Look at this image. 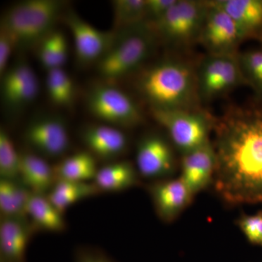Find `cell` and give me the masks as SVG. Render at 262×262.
Returning a JSON list of instances; mask_svg holds the SVG:
<instances>
[{
	"mask_svg": "<svg viewBox=\"0 0 262 262\" xmlns=\"http://www.w3.org/2000/svg\"><path fill=\"white\" fill-rule=\"evenodd\" d=\"M213 129L215 194L227 206L262 204V110L232 108Z\"/></svg>",
	"mask_w": 262,
	"mask_h": 262,
	"instance_id": "1",
	"label": "cell"
},
{
	"mask_svg": "<svg viewBox=\"0 0 262 262\" xmlns=\"http://www.w3.org/2000/svg\"><path fill=\"white\" fill-rule=\"evenodd\" d=\"M136 89L150 108L192 110L199 97L196 73L185 62L168 59L141 72Z\"/></svg>",
	"mask_w": 262,
	"mask_h": 262,
	"instance_id": "2",
	"label": "cell"
},
{
	"mask_svg": "<svg viewBox=\"0 0 262 262\" xmlns=\"http://www.w3.org/2000/svg\"><path fill=\"white\" fill-rule=\"evenodd\" d=\"M115 33L113 46L97 63L99 75L110 81L139 69L152 53L157 40L147 22Z\"/></svg>",
	"mask_w": 262,
	"mask_h": 262,
	"instance_id": "3",
	"label": "cell"
},
{
	"mask_svg": "<svg viewBox=\"0 0 262 262\" xmlns=\"http://www.w3.org/2000/svg\"><path fill=\"white\" fill-rule=\"evenodd\" d=\"M62 8L63 3L56 0L20 2L5 13L1 26L11 33L18 47H36L55 30Z\"/></svg>",
	"mask_w": 262,
	"mask_h": 262,
	"instance_id": "4",
	"label": "cell"
},
{
	"mask_svg": "<svg viewBox=\"0 0 262 262\" xmlns=\"http://www.w3.org/2000/svg\"><path fill=\"white\" fill-rule=\"evenodd\" d=\"M156 122L166 131L169 140L182 155L211 142L213 123L193 110L150 108Z\"/></svg>",
	"mask_w": 262,
	"mask_h": 262,
	"instance_id": "5",
	"label": "cell"
},
{
	"mask_svg": "<svg viewBox=\"0 0 262 262\" xmlns=\"http://www.w3.org/2000/svg\"><path fill=\"white\" fill-rule=\"evenodd\" d=\"M209 8V1L177 0L165 15L149 24L157 38L174 46L198 40Z\"/></svg>",
	"mask_w": 262,
	"mask_h": 262,
	"instance_id": "6",
	"label": "cell"
},
{
	"mask_svg": "<svg viewBox=\"0 0 262 262\" xmlns=\"http://www.w3.org/2000/svg\"><path fill=\"white\" fill-rule=\"evenodd\" d=\"M86 105L91 115L100 121L122 130L134 128L144 122L135 101L121 90L108 84L90 90Z\"/></svg>",
	"mask_w": 262,
	"mask_h": 262,
	"instance_id": "7",
	"label": "cell"
},
{
	"mask_svg": "<svg viewBox=\"0 0 262 262\" xmlns=\"http://www.w3.org/2000/svg\"><path fill=\"white\" fill-rule=\"evenodd\" d=\"M27 149L46 160H61L67 156L72 143L67 123L56 115L33 119L23 132Z\"/></svg>",
	"mask_w": 262,
	"mask_h": 262,
	"instance_id": "8",
	"label": "cell"
},
{
	"mask_svg": "<svg viewBox=\"0 0 262 262\" xmlns=\"http://www.w3.org/2000/svg\"><path fill=\"white\" fill-rule=\"evenodd\" d=\"M198 96L213 99L245 84L237 56L208 55L196 73Z\"/></svg>",
	"mask_w": 262,
	"mask_h": 262,
	"instance_id": "9",
	"label": "cell"
},
{
	"mask_svg": "<svg viewBox=\"0 0 262 262\" xmlns=\"http://www.w3.org/2000/svg\"><path fill=\"white\" fill-rule=\"evenodd\" d=\"M175 147L158 133L146 134L138 142L136 167L141 179L150 182L171 178L177 171Z\"/></svg>",
	"mask_w": 262,
	"mask_h": 262,
	"instance_id": "10",
	"label": "cell"
},
{
	"mask_svg": "<svg viewBox=\"0 0 262 262\" xmlns=\"http://www.w3.org/2000/svg\"><path fill=\"white\" fill-rule=\"evenodd\" d=\"M244 40L238 27L214 1H209V8L198 41L208 55L237 56V49Z\"/></svg>",
	"mask_w": 262,
	"mask_h": 262,
	"instance_id": "11",
	"label": "cell"
},
{
	"mask_svg": "<svg viewBox=\"0 0 262 262\" xmlns=\"http://www.w3.org/2000/svg\"><path fill=\"white\" fill-rule=\"evenodd\" d=\"M72 32L77 61L82 65L98 63L115 42L116 33L98 30L74 12L64 16Z\"/></svg>",
	"mask_w": 262,
	"mask_h": 262,
	"instance_id": "12",
	"label": "cell"
},
{
	"mask_svg": "<svg viewBox=\"0 0 262 262\" xmlns=\"http://www.w3.org/2000/svg\"><path fill=\"white\" fill-rule=\"evenodd\" d=\"M146 189L155 213L165 224L178 220L194 198L179 177L150 182Z\"/></svg>",
	"mask_w": 262,
	"mask_h": 262,
	"instance_id": "13",
	"label": "cell"
},
{
	"mask_svg": "<svg viewBox=\"0 0 262 262\" xmlns=\"http://www.w3.org/2000/svg\"><path fill=\"white\" fill-rule=\"evenodd\" d=\"M80 137L86 150L105 164L121 159L130 147L128 136L122 129L104 123L85 125Z\"/></svg>",
	"mask_w": 262,
	"mask_h": 262,
	"instance_id": "14",
	"label": "cell"
},
{
	"mask_svg": "<svg viewBox=\"0 0 262 262\" xmlns=\"http://www.w3.org/2000/svg\"><path fill=\"white\" fill-rule=\"evenodd\" d=\"M37 232L28 217H0V262H27V248Z\"/></svg>",
	"mask_w": 262,
	"mask_h": 262,
	"instance_id": "15",
	"label": "cell"
},
{
	"mask_svg": "<svg viewBox=\"0 0 262 262\" xmlns=\"http://www.w3.org/2000/svg\"><path fill=\"white\" fill-rule=\"evenodd\" d=\"M180 177L193 195L213 184L215 171V155L211 142L182 155Z\"/></svg>",
	"mask_w": 262,
	"mask_h": 262,
	"instance_id": "16",
	"label": "cell"
},
{
	"mask_svg": "<svg viewBox=\"0 0 262 262\" xmlns=\"http://www.w3.org/2000/svg\"><path fill=\"white\" fill-rule=\"evenodd\" d=\"M19 152V179L34 194H47L56 182L53 166L28 149Z\"/></svg>",
	"mask_w": 262,
	"mask_h": 262,
	"instance_id": "17",
	"label": "cell"
},
{
	"mask_svg": "<svg viewBox=\"0 0 262 262\" xmlns=\"http://www.w3.org/2000/svg\"><path fill=\"white\" fill-rule=\"evenodd\" d=\"M141 179L135 164L129 160H119L98 168L93 182L103 194L120 192L138 187L141 184Z\"/></svg>",
	"mask_w": 262,
	"mask_h": 262,
	"instance_id": "18",
	"label": "cell"
},
{
	"mask_svg": "<svg viewBox=\"0 0 262 262\" xmlns=\"http://www.w3.org/2000/svg\"><path fill=\"white\" fill-rule=\"evenodd\" d=\"M238 27L243 39L262 36V0H216L214 1Z\"/></svg>",
	"mask_w": 262,
	"mask_h": 262,
	"instance_id": "19",
	"label": "cell"
},
{
	"mask_svg": "<svg viewBox=\"0 0 262 262\" xmlns=\"http://www.w3.org/2000/svg\"><path fill=\"white\" fill-rule=\"evenodd\" d=\"M27 214L37 232L63 233L67 229L63 214L52 204L46 194L32 193Z\"/></svg>",
	"mask_w": 262,
	"mask_h": 262,
	"instance_id": "20",
	"label": "cell"
},
{
	"mask_svg": "<svg viewBox=\"0 0 262 262\" xmlns=\"http://www.w3.org/2000/svg\"><path fill=\"white\" fill-rule=\"evenodd\" d=\"M97 163V160L87 150L67 155L53 165L56 182H93L99 168Z\"/></svg>",
	"mask_w": 262,
	"mask_h": 262,
	"instance_id": "21",
	"label": "cell"
},
{
	"mask_svg": "<svg viewBox=\"0 0 262 262\" xmlns=\"http://www.w3.org/2000/svg\"><path fill=\"white\" fill-rule=\"evenodd\" d=\"M101 194L93 182L57 181L46 196L52 204L64 215L67 209L77 202Z\"/></svg>",
	"mask_w": 262,
	"mask_h": 262,
	"instance_id": "22",
	"label": "cell"
},
{
	"mask_svg": "<svg viewBox=\"0 0 262 262\" xmlns=\"http://www.w3.org/2000/svg\"><path fill=\"white\" fill-rule=\"evenodd\" d=\"M32 193L19 179H0V215L27 217V205Z\"/></svg>",
	"mask_w": 262,
	"mask_h": 262,
	"instance_id": "23",
	"label": "cell"
},
{
	"mask_svg": "<svg viewBox=\"0 0 262 262\" xmlns=\"http://www.w3.org/2000/svg\"><path fill=\"white\" fill-rule=\"evenodd\" d=\"M46 88L50 99L56 106L69 107L75 101V84L62 68L48 71Z\"/></svg>",
	"mask_w": 262,
	"mask_h": 262,
	"instance_id": "24",
	"label": "cell"
},
{
	"mask_svg": "<svg viewBox=\"0 0 262 262\" xmlns=\"http://www.w3.org/2000/svg\"><path fill=\"white\" fill-rule=\"evenodd\" d=\"M146 0L113 2L114 32L146 22Z\"/></svg>",
	"mask_w": 262,
	"mask_h": 262,
	"instance_id": "25",
	"label": "cell"
},
{
	"mask_svg": "<svg viewBox=\"0 0 262 262\" xmlns=\"http://www.w3.org/2000/svg\"><path fill=\"white\" fill-rule=\"evenodd\" d=\"M39 91V80L37 76L17 84L14 87L1 91L5 106L11 111H20L27 107L37 97Z\"/></svg>",
	"mask_w": 262,
	"mask_h": 262,
	"instance_id": "26",
	"label": "cell"
},
{
	"mask_svg": "<svg viewBox=\"0 0 262 262\" xmlns=\"http://www.w3.org/2000/svg\"><path fill=\"white\" fill-rule=\"evenodd\" d=\"M20 152L15 148L10 134L4 127L0 129V177L19 179Z\"/></svg>",
	"mask_w": 262,
	"mask_h": 262,
	"instance_id": "27",
	"label": "cell"
},
{
	"mask_svg": "<svg viewBox=\"0 0 262 262\" xmlns=\"http://www.w3.org/2000/svg\"><path fill=\"white\" fill-rule=\"evenodd\" d=\"M237 58L245 82L262 97V49L239 53Z\"/></svg>",
	"mask_w": 262,
	"mask_h": 262,
	"instance_id": "28",
	"label": "cell"
},
{
	"mask_svg": "<svg viewBox=\"0 0 262 262\" xmlns=\"http://www.w3.org/2000/svg\"><path fill=\"white\" fill-rule=\"evenodd\" d=\"M236 225L250 244L262 248V209L254 214L242 213Z\"/></svg>",
	"mask_w": 262,
	"mask_h": 262,
	"instance_id": "29",
	"label": "cell"
},
{
	"mask_svg": "<svg viewBox=\"0 0 262 262\" xmlns=\"http://www.w3.org/2000/svg\"><path fill=\"white\" fill-rule=\"evenodd\" d=\"M37 57L41 64L47 71L56 69L55 63V30L50 33L39 44Z\"/></svg>",
	"mask_w": 262,
	"mask_h": 262,
	"instance_id": "30",
	"label": "cell"
},
{
	"mask_svg": "<svg viewBox=\"0 0 262 262\" xmlns=\"http://www.w3.org/2000/svg\"><path fill=\"white\" fill-rule=\"evenodd\" d=\"M18 47L16 40L11 33L4 27H0V75L3 76L8 70V63L12 53Z\"/></svg>",
	"mask_w": 262,
	"mask_h": 262,
	"instance_id": "31",
	"label": "cell"
},
{
	"mask_svg": "<svg viewBox=\"0 0 262 262\" xmlns=\"http://www.w3.org/2000/svg\"><path fill=\"white\" fill-rule=\"evenodd\" d=\"M73 262H116L99 248L81 246L75 250Z\"/></svg>",
	"mask_w": 262,
	"mask_h": 262,
	"instance_id": "32",
	"label": "cell"
},
{
	"mask_svg": "<svg viewBox=\"0 0 262 262\" xmlns=\"http://www.w3.org/2000/svg\"><path fill=\"white\" fill-rule=\"evenodd\" d=\"M177 0H146V22L154 23L161 18Z\"/></svg>",
	"mask_w": 262,
	"mask_h": 262,
	"instance_id": "33",
	"label": "cell"
},
{
	"mask_svg": "<svg viewBox=\"0 0 262 262\" xmlns=\"http://www.w3.org/2000/svg\"><path fill=\"white\" fill-rule=\"evenodd\" d=\"M68 57V44L64 34L55 30V63L56 69L61 68Z\"/></svg>",
	"mask_w": 262,
	"mask_h": 262,
	"instance_id": "34",
	"label": "cell"
},
{
	"mask_svg": "<svg viewBox=\"0 0 262 262\" xmlns=\"http://www.w3.org/2000/svg\"><path fill=\"white\" fill-rule=\"evenodd\" d=\"M260 38H261V41H262V36H261V37H260Z\"/></svg>",
	"mask_w": 262,
	"mask_h": 262,
	"instance_id": "35",
	"label": "cell"
}]
</instances>
